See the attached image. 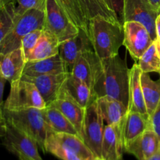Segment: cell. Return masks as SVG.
<instances>
[{"mask_svg": "<svg viewBox=\"0 0 160 160\" xmlns=\"http://www.w3.org/2000/svg\"><path fill=\"white\" fill-rule=\"evenodd\" d=\"M130 69L119 55L102 59L99 76L94 86L98 98L109 96L128 108Z\"/></svg>", "mask_w": 160, "mask_h": 160, "instance_id": "1", "label": "cell"}, {"mask_svg": "<svg viewBox=\"0 0 160 160\" xmlns=\"http://www.w3.org/2000/svg\"><path fill=\"white\" fill-rule=\"evenodd\" d=\"M89 30L94 51L100 59L119 55V50L124 41L123 23L97 17L89 21Z\"/></svg>", "mask_w": 160, "mask_h": 160, "instance_id": "2", "label": "cell"}, {"mask_svg": "<svg viewBox=\"0 0 160 160\" xmlns=\"http://www.w3.org/2000/svg\"><path fill=\"white\" fill-rule=\"evenodd\" d=\"M4 113L6 121L35 141L38 148L46 152L45 142L52 131L44 119L42 109L29 108L21 110H8L4 109Z\"/></svg>", "mask_w": 160, "mask_h": 160, "instance_id": "3", "label": "cell"}, {"mask_svg": "<svg viewBox=\"0 0 160 160\" xmlns=\"http://www.w3.org/2000/svg\"><path fill=\"white\" fill-rule=\"evenodd\" d=\"M45 17L43 9H31L27 11L16 21L12 30L0 43V54H6L21 48L22 39L25 36L35 30H43Z\"/></svg>", "mask_w": 160, "mask_h": 160, "instance_id": "4", "label": "cell"}, {"mask_svg": "<svg viewBox=\"0 0 160 160\" xmlns=\"http://www.w3.org/2000/svg\"><path fill=\"white\" fill-rule=\"evenodd\" d=\"M10 92L4 109L8 110H21L29 108L45 109L47 107L40 93L32 83L19 79L10 83Z\"/></svg>", "mask_w": 160, "mask_h": 160, "instance_id": "5", "label": "cell"}, {"mask_svg": "<svg viewBox=\"0 0 160 160\" xmlns=\"http://www.w3.org/2000/svg\"><path fill=\"white\" fill-rule=\"evenodd\" d=\"M45 12L43 31L56 36L60 43L78 34L79 28L55 0H46Z\"/></svg>", "mask_w": 160, "mask_h": 160, "instance_id": "6", "label": "cell"}, {"mask_svg": "<svg viewBox=\"0 0 160 160\" xmlns=\"http://www.w3.org/2000/svg\"><path fill=\"white\" fill-rule=\"evenodd\" d=\"M2 144L20 160H43L35 141L8 121Z\"/></svg>", "mask_w": 160, "mask_h": 160, "instance_id": "7", "label": "cell"}, {"mask_svg": "<svg viewBox=\"0 0 160 160\" xmlns=\"http://www.w3.org/2000/svg\"><path fill=\"white\" fill-rule=\"evenodd\" d=\"M104 121L98 110L97 102L85 109L81 138L93 153L94 156L102 157Z\"/></svg>", "mask_w": 160, "mask_h": 160, "instance_id": "8", "label": "cell"}, {"mask_svg": "<svg viewBox=\"0 0 160 160\" xmlns=\"http://www.w3.org/2000/svg\"><path fill=\"white\" fill-rule=\"evenodd\" d=\"M160 12L148 0H123L121 22L136 21L148 29L153 40L156 39V20Z\"/></svg>", "mask_w": 160, "mask_h": 160, "instance_id": "9", "label": "cell"}, {"mask_svg": "<svg viewBox=\"0 0 160 160\" xmlns=\"http://www.w3.org/2000/svg\"><path fill=\"white\" fill-rule=\"evenodd\" d=\"M124 41L123 45L135 61L155 42L150 35L148 29L142 23L136 21H127L123 23Z\"/></svg>", "mask_w": 160, "mask_h": 160, "instance_id": "10", "label": "cell"}, {"mask_svg": "<svg viewBox=\"0 0 160 160\" xmlns=\"http://www.w3.org/2000/svg\"><path fill=\"white\" fill-rule=\"evenodd\" d=\"M93 49L92 40L89 34L82 29L75 37L68 39L59 45V54L65 65L66 70L70 73L80 56L87 50Z\"/></svg>", "mask_w": 160, "mask_h": 160, "instance_id": "11", "label": "cell"}, {"mask_svg": "<svg viewBox=\"0 0 160 160\" xmlns=\"http://www.w3.org/2000/svg\"><path fill=\"white\" fill-rule=\"evenodd\" d=\"M68 73L46 74L37 77L22 75L20 79L32 83L40 93L47 106L52 103L59 96Z\"/></svg>", "mask_w": 160, "mask_h": 160, "instance_id": "12", "label": "cell"}, {"mask_svg": "<svg viewBox=\"0 0 160 160\" xmlns=\"http://www.w3.org/2000/svg\"><path fill=\"white\" fill-rule=\"evenodd\" d=\"M102 68V59L93 49L87 50L77 60L70 73L94 89Z\"/></svg>", "mask_w": 160, "mask_h": 160, "instance_id": "13", "label": "cell"}, {"mask_svg": "<svg viewBox=\"0 0 160 160\" xmlns=\"http://www.w3.org/2000/svg\"><path fill=\"white\" fill-rule=\"evenodd\" d=\"M160 149L159 136L151 128L134 139L125 148L124 152L133 155L138 160H147Z\"/></svg>", "mask_w": 160, "mask_h": 160, "instance_id": "14", "label": "cell"}, {"mask_svg": "<svg viewBox=\"0 0 160 160\" xmlns=\"http://www.w3.org/2000/svg\"><path fill=\"white\" fill-rule=\"evenodd\" d=\"M62 91L84 109L96 102L98 98L93 88L75 78L71 73H68L67 79L62 85Z\"/></svg>", "mask_w": 160, "mask_h": 160, "instance_id": "15", "label": "cell"}, {"mask_svg": "<svg viewBox=\"0 0 160 160\" xmlns=\"http://www.w3.org/2000/svg\"><path fill=\"white\" fill-rule=\"evenodd\" d=\"M123 151L134 139L149 128V117L138 112L128 111L120 126Z\"/></svg>", "mask_w": 160, "mask_h": 160, "instance_id": "16", "label": "cell"}, {"mask_svg": "<svg viewBox=\"0 0 160 160\" xmlns=\"http://www.w3.org/2000/svg\"><path fill=\"white\" fill-rule=\"evenodd\" d=\"M49 106L59 109L73 125L81 137L85 115V109L72 100L63 91H62V89L58 98Z\"/></svg>", "mask_w": 160, "mask_h": 160, "instance_id": "17", "label": "cell"}, {"mask_svg": "<svg viewBox=\"0 0 160 160\" xmlns=\"http://www.w3.org/2000/svg\"><path fill=\"white\" fill-rule=\"evenodd\" d=\"M26 62L21 48L0 54V74L10 83L17 81L21 78Z\"/></svg>", "mask_w": 160, "mask_h": 160, "instance_id": "18", "label": "cell"}, {"mask_svg": "<svg viewBox=\"0 0 160 160\" xmlns=\"http://www.w3.org/2000/svg\"><path fill=\"white\" fill-rule=\"evenodd\" d=\"M123 152L120 126L106 125L102 144V158L105 160H119L123 158Z\"/></svg>", "mask_w": 160, "mask_h": 160, "instance_id": "19", "label": "cell"}, {"mask_svg": "<svg viewBox=\"0 0 160 160\" xmlns=\"http://www.w3.org/2000/svg\"><path fill=\"white\" fill-rule=\"evenodd\" d=\"M142 70L137 62L130 69L129 76V104L128 111L138 112L149 117L147 112L141 84Z\"/></svg>", "mask_w": 160, "mask_h": 160, "instance_id": "20", "label": "cell"}, {"mask_svg": "<svg viewBox=\"0 0 160 160\" xmlns=\"http://www.w3.org/2000/svg\"><path fill=\"white\" fill-rule=\"evenodd\" d=\"M68 73L59 54L47 59L26 62L23 74L28 77H37L46 74Z\"/></svg>", "mask_w": 160, "mask_h": 160, "instance_id": "21", "label": "cell"}, {"mask_svg": "<svg viewBox=\"0 0 160 160\" xmlns=\"http://www.w3.org/2000/svg\"><path fill=\"white\" fill-rule=\"evenodd\" d=\"M96 102L104 123L106 125H121L128 112V108L124 104L109 96L99 97Z\"/></svg>", "mask_w": 160, "mask_h": 160, "instance_id": "22", "label": "cell"}, {"mask_svg": "<svg viewBox=\"0 0 160 160\" xmlns=\"http://www.w3.org/2000/svg\"><path fill=\"white\" fill-rule=\"evenodd\" d=\"M48 137L61 146L76 153L84 160H89L94 157L93 153L78 135L68 133L52 132Z\"/></svg>", "mask_w": 160, "mask_h": 160, "instance_id": "23", "label": "cell"}, {"mask_svg": "<svg viewBox=\"0 0 160 160\" xmlns=\"http://www.w3.org/2000/svg\"><path fill=\"white\" fill-rule=\"evenodd\" d=\"M83 12L88 21L95 17H100L114 23H121L120 18L106 0H78Z\"/></svg>", "mask_w": 160, "mask_h": 160, "instance_id": "24", "label": "cell"}, {"mask_svg": "<svg viewBox=\"0 0 160 160\" xmlns=\"http://www.w3.org/2000/svg\"><path fill=\"white\" fill-rule=\"evenodd\" d=\"M59 45L60 42L56 36L43 31L36 46L27 58V62L47 59L59 54Z\"/></svg>", "mask_w": 160, "mask_h": 160, "instance_id": "25", "label": "cell"}, {"mask_svg": "<svg viewBox=\"0 0 160 160\" xmlns=\"http://www.w3.org/2000/svg\"><path fill=\"white\" fill-rule=\"evenodd\" d=\"M42 115L52 132L68 133L79 136L70 120L56 108L51 106H47L45 109H42Z\"/></svg>", "mask_w": 160, "mask_h": 160, "instance_id": "26", "label": "cell"}, {"mask_svg": "<svg viewBox=\"0 0 160 160\" xmlns=\"http://www.w3.org/2000/svg\"><path fill=\"white\" fill-rule=\"evenodd\" d=\"M141 84L147 112L150 117L156 110L160 101V79L157 81H153L149 73L142 72Z\"/></svg>", "mask_w": 160, "mask_h": 160, "instance_id": "27", "label": "cell"}, {"mask_svg": "<svg viewBox=\"0 0 160 160\" xmlns=\"http://www.w3.org/2000/svg\"><path fill=\"white\" fill-rule=\"evenodd\" d=\"M79 29L85 31L90 36L89 21L84 16L78 0H55ZM91 38V37H90Z\"/></svg>", "mask_w": 160, "mask_h": 160, "instance_id": "28", "label": "cell"}, {"mask_svg": "<svg viewBox=\"0 0 160 160\" xmlns=\"http://www.w3.org/2000/svg\"><path fill=\"white\" fill-rule=\"evenodd\" d=\"M16 6L13 0H3L0 5V43L15 24Z\"/></svg>", "mask_w": 160, "mask_h": 160, "instance_id": "29", "label": "cell"}, {"mask_svg": "<svg viewBox=\"0 0 160 160\" xmlns=\"http://www.w3.org/2000/svg\"><path fill=\"white\" fill-rule=\"evenodd\" d=\"M138 64L143 73L156 72L160 74V59L156 52L155 42L141 56Z\"/></svg>", "mask_w": 160, "mask_h": 160, "instance_id": "30", "label": "cell"}, {"mask_svg": "<svg viewBox=\"0 0 160 160\" xmlns=\"http://www.w3.org/2000/svg\"><path fill=\"white\" fill-rule=\"evenodd\" d=\"M45 152L51 153L61 160H84L76 153L61 146L48 137L45 142Z\"/></svg>", "mask_w": 160, "mask_h": 160, "instance_id": "31", "label": "cell"}, {"mask_svg": "<svg viewBox=\"0 0 160 160\" xmlns=\"http://www.w3.org/2000/svg\"><path fill=\"white\" fill-rule=\"evenodd\" d=\"M17 3L16 6L15 23L28 10L31 9H40L45 10L46 0H13Z\"/></svg>", "mask_w": 160, "mask_h": 160, "instance_id": "32", "label": "cell"}, {"mask_svg": "<svg viewBox=\"0 0 160 160\" xmlns=\"http://www.w3.org/2000/svg\"><path fill=\"white\" fill-rule=\"evenodd\" d=\"M42 32H43V30H35V31H33L32 32L29 33L28 35H26L22 39L21 48L23 50L26 61L27 58L28 57L30 53L32 52V50L34 49V47L37 45L38 42L41 36H42Z\"/></svg>", "mask_w": 160, "mask_h": 160, "instance_id": "33", "label": "cell"}, {"mask_svg": "<svg viewBox=\"0 0 160 160\" xmlns=\"http://www.w3.org/2000/svg\"><path fill=\"white\" fill-rule=\"evenodd\" d=\"M6 80L0 74V138L4 137L6 129V120L4 113V102H3V92Z\"/></svg>", "mask_w": 160, "mask_h": 160, "instance_id": "34", "label": "cell"}, {"mask_svg": "<svg viewBox=\"0 0 160 160\" xmlns=\"http://www.w3.org/2000/svg\"><path fill=\"white\" fill-rule=\"evenodd\" d=\"M149 128L157 134L160 139V101L156 110L150 116Z\"/></svg>", "mask_w": 160, "mask_h": 160, "instance_id": "35", "label": "cell"}, {"mask_svg": "<svg viewBox=\"0 0 160 160\" xmlns=\"http://www.w3.org/2000/svg\"><path fill=\"white\" fill-rule=\"evenodd\" d=\"M107 4L109 7L116 12L117 16L120 18L121 21L122 16H123V0H106ZM122 23V22H121Z\"/></svg>", "mask_w": 160, "mask_h": 160, "instance_id": "36", "label": "cell"}, {"mask_svg": "<svg viewBox=\"0 0 160 160\" xmlns=\"http://www.w3.org/2000/svg\"><path fill=\"white\" fill-rule=\"evenodd\" d=\"M156 38L160 39V13L159 14L156 20Z\"/></svg>", "mask_w": 160, "mask_h": 160, "instance_id": "37", "label": "cell"}, {"mask_svg": "<svg viewBox=\"0 0 160 160\" xmlns=\"http://www.w3.org/2000/svg\"><path fill=\"white\" fill-rule=\"evenodd\" d=\"M152 5L160 12V0H148Z\"/></svg>", "mask_w": 160, "mask_h": 160, "instance_id": "38", "label": "cell"}, {"mask_svg": "<svg viewBox=\"0 0 160 160\" xmlns=\"http://www.w3.org/2000/svg\"><path fill=\"white\" fill-rule=\"evenodd\" d=\"M155 44H156V52H157L158 56H159L160 59V39L156 38V40H155Z\"/></svg>", "mask_w": 160, "mask_h": 160, "instance_id": "39", "label": "cell"}, {"mask_svg": "<svg viewBox=\"0 0 160 160\" xmlns=\"http://www.w3.org/2000/svg\"><path fill=\"white\" fill-rule=\"evenodd\" d=\"M147 160H160V149L156 153V154L152 156L151 157L148 158Z\"/></svg>", "mask_w": 160, "mask_h": 160, "instance_id": "40", "label": "cell"}, {"mask_svg": "<svg viewBox=\"0 0 160 160\" xmlns=\"http://www.w3.org/2000/svg\"><path fill=\"white\" fill-rule=\"evenodd\" d=\"M89 160H105V159H103V158H102V157H98V156H94L93 158H92V159H89Z\"/></svg>", "mask_w": 160, "mask_h": 160, "instance_id": "41", "label": "cell"}, {"mask_svg": "<svg viewBox=\"0 0 160 160\" xmlns=\"http://www.w3.org/2000/svg\"><path fill=\"white\" fill-rule=\"evenodd\" d=\"M2 2H3V0H0V5H1V3Z\"/></svg>", "mask_w": 160, "mask_h": 160, "instance_id": "42", "label": "cell"}, {"mask_svg": "<svg viewBox=\"0 0 160 160\" xmlns=\"http://www.w3.org/2000/svg\"><path fill=\"white\" fill-rule=\"evenodd\" d=\"M119 160H123V158H121V159H120Z\"/></svg>", "mask_w": 160, "mask_h": 160, "instance_id": "43", "label": "cell"}]
</instances>
